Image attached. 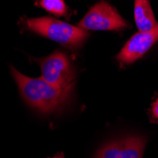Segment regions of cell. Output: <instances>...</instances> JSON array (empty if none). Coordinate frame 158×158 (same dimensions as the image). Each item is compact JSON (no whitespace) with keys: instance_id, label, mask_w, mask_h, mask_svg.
Returning a JSON list of instances; mask_svg holds the SVG:
<instances>
[{"instance_id":"obj_1","label":"cell","mask_w":158,"mask_h":158,"mask_svg":"<svg viewBox=\"0 0 158 158\" xmlns=\"http://www.w3.org/2000/svg\"><path fill=\"white\" fill-rule=\"evenodd\" d=\"M11 75L16 81L25 102L42 113H52L62 108L68 100L72 87H59L42 78H30L10 66Z\"/></svg>"},{"instance_id":"obj_2","label":"cell","mask_w":158,"mask_h":158,"mask_svg":"<svg viewBox=\"0 0 158 158\" xmlns=\"http://www.w3.org/2000/svg\"><path fill=\"white\" fill-rule=\"evenodd\" d=\"M26 27L28 31L52 40L71 50L81 48L88 38V32L78 26L51 17L27 19Z\"/></svg>"},{"instance_id":"obj_3","label":"cell","mask_w":158,"mask_h":158,"mask_svg":"<svg viewBox=\"0 0 158 158\" xmlns=\"http://www.w3.org/2000/svg\"><path fill=\"white\" fill-rule=\"evenodd\" d=\"M77 26L84 31H122L131 27L116 9L105 1L91 7Z\"/></svg>"},{"instance_id":"obj_4","label":"cell","mask_w":158,"mask_h":158,"mask_svg":"<svg viewBox=\"0 0 158 158\" xmlns=\"http://www.w3.org/2000/svg\"><path fill=\"white\" fill-rule=\"evenodd\" d=\"M36 62L40 64L43 80L59 87H72L75 71L64 52L56 50Z\"/></svg>"},{"instance_id":"obj_5","label":"cell","mask_w":158,"mask_h":158,"mask_svg":"<svg viewBox=\"0 0 158 158\" xmlns=\"http://www.w3.org/2000/svg\"><path fill=\"white\" fill-rule=\"evenodd\" d=\"M148 138L127 135L109 141L100 147L93 158H143Z\"/></svg>"},{"instance_id":"obj_6","label":"cell","mask_w":158,"mask_h":158,"mask_svg":"<svg viewBox=\"0 0 158 158\" xmlns=\"http://www.w3.org/2000/svg\"><path fill=\"white\" fill-rule=\"evenodd\" d=\"M158 42V24L150 31H139L129 39L117 59L121 65L132 64L144 56Z\"/></svg>"},{"instance_id":"obj_7","label":"cell","mask_w":158,"mask_h":158,"mask_svg":"<svg viewBox=\"0 0 158 158\" xmlns=\"http://www.w3.org/2000/svg\"><path fill=\"white\" fill-rule=\"evenodd\" d=\"M135 21L139 31H150L157 26L149 0H135Z\"/></svg>"},{"instance_id":"obj_8","label":"cell","mask_w":158,"mask_h":158,"mask_svg":"<svg viewBox=\"0 0 158 158\" xmlns=\"http://www.w3.org/2000/svg\"><path fill=\"white\" fill-rule=\"evenodd\" d=\"M36 5L57 16H65L68 8L64 0H36Z\"/></svg>"},{"instance_id":"obj_9","label":"cell","mask_w":158,"mask_h":158,"mask_svg":"<svg viewBox=\"0 0 158 158\" xmlns=\"http://www.w3.org/2000/svg\"><path fill=\"white\" fill-rule=\"evenodd\" d=\"M151 116L152 118L158 120V97L156 98V99L152 102V106H151Z\"/></svg>"},{"instance_id":"obj_10","label":"cell","mask_w":158,"mask_h":158,"mask_svg":"<svg viewBox=\"0 0 158 158\" xmlns=\"http://www.w3.org/2000/svg\"><path fill=\"white\" fill-rule=\"evenodd\" d=\"M51 158H64V155H63V154H57L56 156L51 157Z\"/></svg>"}]
</instances>
